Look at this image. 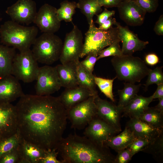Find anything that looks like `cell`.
Listing matches in <instances>:
<instances>
[{"instance_id": "b9f144b4", "label": "cell", "mask_w": 163, "mask_h": 163, "mask_svg": "<svg viewBox=\"0 0 163 163\" xmlns=\"http://www.w3.org/2000/svg\"><path fill=\"white\" fill-rule=\"evenodd\" d=\"M115 12L114 11H109L105 8L104 11L100 14H97V19L95 23L99 25L103 23L109 18L114 16Z\"/></svg>"}, {"instance_id": "ba28073f", "label": "cell", "mask_w": 163, "mask_h": 163, "mask_svg": "<svg viewBox=\"0 0 163 163\" xmlns=\"http://www.w3.org/2000/svg\"><path fill=\"white\" fill-rule=\"evenodd\" d=\"M96 95L89 97L67 110V119L71 122L72 128L84 129L97 115L95 103Z\"/></svg>"}, {"instance_id": "52a82bcc", "label": "cell", "mask_w": 163, "mask_h": 163, "mask_svg": "<svg viewBox=\"0 0 163 163\" xmlns=\"http://www.w3.org/2000/svg\"><path fill=\"white\" fill-rule=\"evenodd\" d=\"M39 68L38 62L30 49L16 54L12 75L19 80L30 83L36 80Z\"/></svg>"}, {"instance_id": "30bf717a", "label": "cell", "mask_w": 163, "mask_h": 163, "mask_svg": "<svg viewBox=\"0 0 163 163\" xmlns=\"http://www.w3.org/2000/svg\"><path fill=\"white\" fill-rule=\"evenodd\" d=\"M35 86L36 94L49 95L62 87L56 68L46 65L39 67Z\"/></svg>"}, {"instance_id": "d4e9b609", "label": "cell", "mask_w": 163, "mask_h": 163, "mask_svg": "<svg viewBox=\"0 0 163 163\" xmlns=\"http://www.w3.org/2000/svg\"><path fill=\"white\" fill-rule=\"evenodd\" d=\"M16 54L15 48L0 44V78L12 75L13 62Z\"/></svg>"}, {"instance_id": "60d3db41", "label": "cell", "mask_w": 163, "mask_h": 163, "mask_svg": "<svg viewBox=\"0 0 163 163\" xmlns=\"http://www.w3.org/2000/svg\"><path fill=\"white\" fill-rule=\"evenodd\" d=\"M133 156L130 149L127 147L117 152L114 163H127L131 160Z\"/></svg>"}, {"instance_id": "4316f807", "label": "cell", "mask_w": 163, "mask_h": 163, "mask_svg": "<svg viewBox=\"0 0 163 163\" xmlns=\"http://www.w3.org/2000/svg\"><path fill=\"white\" fill-rule=\"evenodd\" d=\"M141 85V84L136 85L129 82L124 83L123 88L118 90L119 99L117 106L122 110L137 94Z\"/></svg>"}, {"instance_id": "e575fe53", "label": "cell", "mask_w": 163, "mask_h": 163, "mask_svg": "<svg viewBox=\"0 0 163 163\" xmlns=\"http://www.w3.org/2000/svg\"><path fill=\"white\" fill-rule=\"evenodd\" d=\"M162 66L157 67L153 69H150L148 75V78L145 84V89L153 84L158 85L163 84V73Z\"/></svg>"}, {"instance_id": "f1b7e54d", "label": "cell", "mask_w": 163, "mask_h": 163, "mask_svg": "<svg viewBox=\"0 0 163 163\" xmlns=\"http://www.w3.org/2000/svg\"><path fill=\"white\" fill-rule=\"evenodd\" d=\"M138 118L155 128L163 129V113L158 111L155 107H149Z\"/></svg>"}, {"instance_id": "74e56055", "label": "cell", "mask_w": 163, "mask_h": 163, "mask_svg": "<svg viewBox=\"0 0 163 163\" xmlns=\"http://www.w3.org/2000/svg\"><path fill=\"white\" fill-rule=\"evenodd\" d=\"M20 161L18 148L5 153L0 158V163H20Z\"/></svg>"}, {"instance_id": "f6af8a7d", "label": "cell", "mask_w": 163, "mask_h": 163, "mask_svg": "<svg viewBox=\"0 0 163 163\" xmlns=\"http://www.w3.org/2000/svg\"><path fill=\"white\" fill-rule=\"evenodd\" d=\"M154 30L156 34L158 35H163V15H161L156 22Z\"/></svg>"}, {"instance_id": "4dcf8cb0", "label": "cell", "mask_w": 163, "mask_h": 163, "mask_svg": "<svg viewBox=\"0 0 163 163\" xmlns=\"http://www.w3.org/2000/svg\"><path fill=\"white\" fill-rule=\"evenodd\" d=\"M60 8L57 9V15L59 20L61 21L72 22V17L75 14L77 4L75 2L65 0L60 4Z\"/></svg>"}, {"instance_id": "8d00e7d4", "label": "cell", "mask_w": 163, "mask_h": 163, "mask_svg": "<svg viewBox=\"0 0 163 163\" xmlns=\"http://www.w3.org/2000/svg\"><path fill=\"white\" fill-rule=\"evenodd\" d=\"M150 141L147 139L136 138L127 147L129 148L133 156L139 151H142L148 145Z\"/></svg>"}, {"instance_id": "4fadbf2b", "label": "cell", "mask_w": 163, "mask_h": 163, "mask_svg": "<svg viewBox=\"0 0 163 163\" xmlns=\"http://www.w3.org/2000/svg\"><path fill=\"white\" fill-rule=\"evenodd\" d=\"M97 115L114 129L118 133L122 130L120 123L122 110L113 103L100 98H95Z\"/></svg>"}, {"instance_id": "44dd1931", "label": "cell", "mask_w": 163, "mask_h": 163, "mask_svg": "<svg viewBox=\"0 0 163 163\" xmlns=\"http://www.w3.org/2000/svg\"><path fill=\"white\" fill-rule=\"evenodd\" d=\"M18 149L20 157V163H40L47 150L22 138Z\"/></svg>"}, {"instance_id": "7bdbcfd3", "label": "cell", "mask_w": 163, "mask_h": 163, "mask_svg": "<svg viewBox=\"0 0 163 163\" xmlns=\"http://www.w3.org/2000/svg\"><path fill=\"white\" fill-rule=\"evenodd\" d=\"M122 0H97L99 5L105 8L118 7Z\"/></svg>"}, {"instance_id": "8fae6325", "label": "cell", "mask_w": 163, "mask_h": 163, "mask_svg": "<svg viewBox=\"0 0 163 163\" xmlns=\"http://www.w3.org/2000/svg\"><path fill=\"white\" fill-rule=\"evenodd\" d=\"M5 12L12 21L28 25L34 22L35 18L37 12L36 4L33 0H18L8 7Z\"/></svg>"}, {"instance_id": "3957f363", "label": "cell", "mask_w": 163, "mask_h": 163, "mask_svg": "<svg viewBox=\"0 0 163 163\" xmlns=\"http://www.w3.org/2000/svg\"><path fill=\"white\" fill-rule=\"evenodd\" d=\"M38 28L24 26L12 20L5 21L0 26L1 42L22 52L30 49L37 37Z\"/></svg>"}, {"instance_id": "9a60e30c", "label": "cell", "mask_w": 163, "mask_h": 163, "mask_svg": "<svg viewBox=\"0 0 163 163\" xmlns=\"http://www.w3.org/2000/svg\"><path fill=\"white\" fill-rule=\"evenodd\" d=\"M17 130L15 106L10 103H0V139L12 136Z\"/></svg>"}, {"instance_id": "ac0fdd59", "label": "cell", "mask_w": 163, "mask_h": 163, "mask_svg": "<svg viewBox=\"0 0 163 163\" xmlns=\"http://www.w3.org/2000/svg\"><path fill=\"white\" fill-rule=\"evenodd\" d=\"M24 94L19 80L13 75L0 78V103H11Z\"/></svg>"}, {"instance_id": "d590c367", "label": "cell", "mask_w": 163, "mask_h": 163, "mask_svg": "<svg viewBox=\"0 0 163 163\" xmlns=\"http://www.w3.org/2000/svg\"><path fill=\"white\" fill-rule=\"evenodd\" d=\"M146 12L155 11L158 6V0H132Z\"/></svg>"}, {"instance_id": "f546056e", "label": "cell", "mask_w": 163, "mask_h": 163, "mask_svg": "<svg viewBox=\"0 0 163 163\" xmlns=\"http://www.w3.org/2000/svg\"><path fill=\"white\" fill-rule=\"evenodd\" d=\"M142 151L151 154L157 161L163 162V132L154 140L150 142Z\"/></svg>"}, {"instance_id": "9c48e42d", "label": "cell", "mask_w": 163, "mask_h": 163, "mask_svg": "<svg viewBox=\"0 0 163 163\" xmlns=\"http://www.w3.org/2000/svg\"><path fill=\"white\" fill-rule=\"evenodd\" d=\"M83 44L82 32L74 24L71 31L66 34L63 42L59 58L61 64L75 62L79 60Z\"/></svg>"}, {"instance_id": "603a6c76", "label": "cell", "mask_w": 163, "mask_h": 163, "mask_svg": "<svg viewBox=\"0 0 163 163\" xmlns=\"http://www.w3.org/2000/svg\"><path fill=\"white\" fill-rule=\"evenodd\" d=\"M75 62L61 64L55 66L62 87L69 88L78 86Z\"/></svg>"}, {"instance_id": "d6a6232c", "label": "cell", "mask_w": 163, "mask_h": 163, "mask_svg": "<svg viewBox=\"0 0 163 163\" xmlns=\"http://www.w3.org/2000/svg\"><path fill=\"white\" fill-rule=\"evenodd\" d=\"M106 79L94 76L95 84L98 86L101 91L106 97L109 98L113 102L115 101L113 92V81L116 78Z\"/></svg>"}, {"instance_id": "d6986e66", "label": "cell", "mask_w": 163, "mask_h": 163, "mask_svg": "<svg viewBox=\"0 0 163 163\" xmlns=\"http://www.w3.org/2000/svg\"><path fill=\"white\" fill-rule=\"evenodd\" d=\"M92 96L96 95L88 89L78 85L66 88L58 97L67 110Z\"/></svg>"}, {"instance_id": "cb8c5ba5", "label": "cell", "mask_w": 163, "mask_h": 163, "mask_svg": "<svg viewBox=\"0 0 163 163\" xmlns=\"http://www.w3.org/2000/svg\"><path fill=\"white\" fill-rule=\"evenodd\" d=\"M135 138L133 133L126 126L123 131L117 136L109 138L104 144L117 152L127 148Z\"/></svg>"}, {"instance_id": "83f0119b", "label": "cell", "mask_w": 163, "mask_h": 163, "mask_svg": "<svg viewBox=\"0 0 163 163\" xmlns=\"http://www.w3.org/2000/svg\"><path fill=\"white\" fill-rule=\"evenodd\" d=\"M77 4V8L85 16L89 25L93 21L94 16L102 10L97 0H79Z\"/></svg>"}, {"instance_id": "277c9868", "label": "cell", "mask_w": 163, "mask_h": 163, "mask_svg": "<svg viewBox=\"0 0 163 163\" xmlns=\"http://www.w3.org/2000/svg\"><path fill=\"white\" fill-rule=\"evenodd\" d=\"M116 77L121 81L135 84L147 76L151 69L145 61L132 55L115 56L111 60Z\"/></svg>"}, {"instance_id": "7a4b0ae2", "label": "cell", "mask_w": 163, "mask_h": 163, "mask_svg": "<svg viewBox=\"0 0 163 163\" xmlns=\"http://www.w3.org/2000/svg\"><path fill=\"white\" fill-rule=\"evenodd\" d=\"M62 163H114L109 147L76 134L63 138L55 148Z\"/></svg>"}, {"instance_id": "836d02e7", "label": "cell", "mask_w": 163, "mask_h": 163, "mask_svg": "<svg viewBox=\"0 0 163 163\" xmlns=\"http://www.w3.org/2000/svg\"><path fill=\"white\" fill-rule=\"evenodd\" d=\"M120 42L119 39H117L108 46V47L101 50L98 54L97 60L109 56H120L123 55L120 46Z\"/></svg>"}, {"instance_id": "f35d334b", "label": "cell", "mask_w": 163, "mask_h": 163, "mask_svg": "<svg viewBox=\"0 0 163 163\" xmlns=\"http://www.w3.org/2000/svg\"><path fill=\"white\" fill-rule=\"evenodd\" d=\"M98 55L94 53H90L86 56L85 59L80 62V63L85 69L92 73L95 64L97 61Z\"/></svg>"}, {"instance_id": "681fc988", "label": "cell", "mask_w": 163, "mask_h": 163, "mask_svg": "<svg viewBox=\"0 0 163 163\" xmlns=\"http://www.w3.org/2000/svg\"><path fill=\"white\" fill-rule=\"evenodd\" d=\"M2 18L1 17V16H0V23H1V21H2Z\"/></svg>"}, {"instance_id": "6da1fadb", "label": "cell", "mask_w": 163, "mask_h": 163, "mask_svg": "<svg viewBox=\"0 0 163 163\" xmlns=\"http://www.w3.org/2000/svg\"><path fill=\"white\" fill-rule=\"evenodd\" d=\"M15 107L21 137L46 149L55 148L67 124V110L58 97L24 94Z\"/></svg>"}, {"instance_id": "5bb4252c", "label": "cell", "mask_w": 163, "mask_h": 163, "mask_svg": "<svg viewBox=\"0 0 163 163\" xmlns=\"http://www.w3.org/2000/svg\"><path fill=\"white\" fill-rule=\"evenodd\" d=\"M118 133L106 122L96 115L85 127L84 132L85 136L101 145L110 137Z\"/></svg>"}, {"instance_id": "f907efd6", "label": "cell", "mask_w": 163, "mask_h": 163, "mask_svg": "<svg viewBox=\"0 0 163 163\" xmlns=\"http://www.w3.org/2000/svg\"><path fill=\"white\" fill-rule=\"evenodd\" d=\"M122 0L123 1V0Z\"/></svg>"}, {"instance_id": "ffe728a7", "label": "cell", "mask_w": 163, "mask_h": 163, "mask_svg": "<svg viewBox=\"0 0 163 163\" xmlns=\"http://www.w3.org/2000/svg\"><path fill=\"white\" fill-rule=\"evenodd\" d=\"M126 126L133 133L136 138L145 139L150 142L163 132V129L155 128L138 118H130Z\"/></svg>"}, {"instance_id": "1f68e13d", "label": "cell", "mask_w": 163, "mask_h": 163, "mask_svg": "<svg viewBox=\"0 0 163 163\" xmlns=\"http://www.w3.org/2000/svg\"><path fill=\"white\" fill-rule=\"evenodd\" d=\"M21 138L17 130L13 135L0 139V158L5 153L18 148Z\"/></svg>"}, {"instance_id": "bcb514c9", "label": "cell", "mask_w": 163, "mask_h": 163, "mask_svg": "<svg viewBox=\"0 0 163 163\" xmlns=\"http://www.w3.org/2000/svg\"><path fill=\"white\" fill-rule=\"evenodd\" d=\"M116 22L115 18L110 17L104 22L99 25L98 28L103 30H107L112 27Z\"/></svg>"}, {"instance_id": "7dc6e473", "label": "cell", "mask_w": 163, "mask_h": 163, "mask_svg": "<svg viewBox=\"0 0 163 163\" xmlns=\"http://www.w3.org/2000/svg\"><path fill=\"white\" fill-rule=\"evenodd\" d=\"M157 85L156 90L153 94V99L163 97V84H160Z\"/></svg>"}, {"instance_id": "ee69618b", "label": "cell", "mask_w": 163, "mask_h": 163, "mask_svg": "<svg viewBox=\"0 0 163 163\" xmlns=\"http://www.w3.org/2000/svg\"><path fill=\"white\" fill-rule=\"evenodd\" d=\"M159 61L157 55L154 53H150L147 55L145 58V62L146 64L151 66L156 65Z\"/></svg>"}, {"instance_id": "e0dca14e", "label": "cell", "mask_w": 163, "mask_h": 163, "mask_svg": "<svg viewBox=\"0 0 163 163\" xmlns=\"http://www.w3.org/2000/svg\"><path fill=\"white\" fill-rule=\"evenodd\" d=\"M117 8L120 18L127 25L136 26L143 24L146 12L133 0H123Z\"/></svg>"}, {"instance_id": "7c38bea8", "label": "cell", "mask_w": 163, "mask_h": 163, "mask_svg": "<svg viewBox=\"0 0 163 163\" xmlns=\"http://www.w3.org/2000/svg\"><path fill=\"white\" fill-rule=\"evenodd\" d=\"M57 10L56 8L48 4H44L37 12L33 23L43 33L54 34L59 30L61 26Z\"/></svg>"}, {"instance_id": "484cf974", "label": "cell", "mask_w": 163, "mask_h": 163, "mask_svg": "<svg viewBox=\"0 0 163 163\" xmlns=\"http://www.w3.org/2000/svg\"><path fill=\"white\" fill-rule=\"evenodd\" d=\"M78 85L87 89L94 95H97L94 76L80 64L79 60L75 62Z\"/></svg>"}, {"instance_id": "c3c4849f", "label": "cell", "mask_w": 163, "mask_h": 163, "mask_svg": "<svg viewBox=\"0 0 163 163\" xmlns=\"http://www.w3.org/2000/svg\"><path fill=\"white\" fill-rule=\"evenodd\" d=\"M159 102L155 107L159 111L163 113V97L158 99Z\"/></svg>"}, {"instance_id": "8992f818", "label": "cell", "mask_w": 163, "mask_h": 163, "mask_svg": "<svg viewBox=\"0 0 163 163\" xmlns=\"http://www.w3.org/2000/svg\"><path fill=\"white\" fill-rule=\"evenodd\" d=\"M119 39L117 27L103 30L97 27L93 21L89 25L88 29L85 34V42L80 58H82L91 53L98 55L105 47Z\"/></svg>"}, {"instance_id": "ab89813d", "label": "cell", "mask_w": 163, "mask_h": 163, "mask_svg": "<svg viewBox=\"0 0 163 163\" xmlns=\"http://www.w3.org/2000/svg\"><path fill=\"white\" fill-rule=\"evenodd\" d=\"M58 155V152L56 148L47 149L40 163H62L57 159Z\"/></svg>"}, {"instance_id": "2e32d148", "label": "cell", "mask_w": 163, "mask_h": 163, "mask_svg": "<svg viewBox=\"0 0 163 163\" xmlns=\"http://www.w3.org/2000/svg\"><path fill=\"white\" fill-rule=\"evenodd\" d=\"M118 29V37L122 45L121 48L123 55H130L134 52L142 50L149 43L139 38L137 35L130 30L127 26L123 27L116 22L115 24Z\"/></svg>"}, {"instance_id": "7402d4cb", "label": "cell", "mask_w": 163, "mask_h": 163, "mask_svg": "<svg viewBox=\"0 0 163 163\" xmlns=\"http://www.w3.org/2000/svg\"><path fill=\"white\" fill-rule=\"evenodd\" d=\"M153 94L148 97L137 94L123 109L121 117L139 118L153 100Z\"/></svg>"}, {"instance_id": "5b68a950", "label": "cell", "mask_w": 163, "mask_h": 163, "mask_svg": "<svg viewBox=\"0 0 163 163\" xmlns=\"http://www.w3.org/2000/svg\"><path fill=\"white\" fill-rule=\"evenodd\" d=\"M63 44L54 34L43 33L36 39L31 50L38 62L50 65L59 59Z\"/></svg>"}]
</instances>
